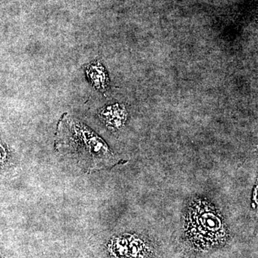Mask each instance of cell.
Masks as SVG:
<instances>
[{
  "instance_id": "obj_1",
  "label": "cell",
  "mask_w": 258,
  "mask_h": 258,
  "mask_svg": "<svg viewBox=\"0 0 258 258\" xmlns=\"http://www.w3.org/2000/svg\"><path fill=\"white\" fill-rule=\"evenodd\" d=\"M55 147L85 171L99 170L116 164L113 153L101 137L66 114L58 122Z\"/></svg>"
},
{
  "instance_id": "obj_2",
  "label": "cell",
  "mask_w": 258,
  "mask_h": 258,
  "mask_svg": "<svg viewBox=\"0 0 258 258\" xmlns=\"http://www.w3.org/2000/svg\"><path fill=\"white\" fill-rule=\"evenodd\" d=\"M184 220L186 230L196 238L214 240L225 233V222L221 214L204 199H196L190 203Z\"/></svg>"
},
{
  "instance_id": "obj_3",
  "label": "cell",
  "mask_w": 258,
  "mask_h": 258,
  "mask_svg": "<svg viewBox=\"0 0 258 258\" xmlns=\"http://www.w3.org/2000/svg\"><path fill=\"white\" fill-rule=\"evenodd\" d=\"M100 117L109 128L118 129L124 125L127 113L124 107L116 103L103 108L100 111Z\"/></svg>"
},
{
  "instance_id": "obj_4",
  "label": "cell",
  "mask_w": 258,
  "mask_h": 258,
  "mask_svg": "<svg viewBox=\"0 0 258 258\" xmlns=\"http://www.w3.org/2000/svg\"><path fill=\"white\" fill-rule=\"evenodd\" d=\"M86 75L90 82L98 91H106L109 85L108 74L106 69L100 62L90 64L86 69Z\"/></svg>"
},
{
  "instance_id": "obj_5",
  "label": "cell",
  "mask_w": 258,
  "mask_h": 258,
  "mask_svg": "<svg viewBox=\"0 0 258 258\" xmlns=\"http://www.w3.org/2000/svg\"><path fill=\"white\" fill-rule=\"evenodd\" d=\"M13 165V158L9 147L0 139V173L9 170Z\"/></svg>"
}]
</instances>
